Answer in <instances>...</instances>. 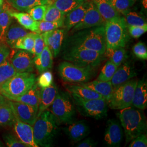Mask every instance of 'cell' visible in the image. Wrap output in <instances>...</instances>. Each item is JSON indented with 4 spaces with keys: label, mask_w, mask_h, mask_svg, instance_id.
<instances>
[{
    "label": "cell",
    "mask_w": 147,
    "mask_h": 147,
    "mask_svg": "<svg viewBox=\"0 0 147 147\" xmlns=\"http://www.w3.org/2000/svg\"><path fill=\"white\" fill-rule=\"evenodd\" d=\"M7 9H8V8L7 7V5H5L3 3V5H2V6H0V13H2L3 11H5V10Z\"/></svg>",
    "instance_id": "obj_50"
},
{
    "label": "cell",
    "mask_w": 147,
    "mask_h": 147,
    "mask_svg": "<svg viewBox=\"0 0 147 147\" xmlns=\"http://www.w3.org/2000/svg\"><path fill=\"white\" fill-rule=\"evenodd\" d=\"M92 1L105 22L120 16L109 0H92Z\"/></svg>",
    "instance_id": "obj_25"
},
{
    "label": "cell",
    "mask_w": 147,
    "mask_h": 147,
    "mask_svg": "<svg viewBox=\"0 0 147 147\" xmlns=\"http://www.w3.org/2000/svg\"><path fill=\"white\" fill-rule=\"evenodd\" d=\"M133 53L137 58L142 60L147 59V49L146 45L142 42H138L133 47Z\"/></svg>",
    "instance_id": "obj_45"
},
{
    "label": "cell",
    "mask_w": 147,
    "mask_h": 147,
    "mask_svg": "<svg viewBox=\"0 0 147 147\" xmlns=\"http://www.w3.org/2000/svg\"><path fill=\"white\" fill-rule=\"evenodd\" d=\"M66 88L69 93L78 95L85 99H105L102 95L94 90L78 84L67 85Z\"/></svg>",
    "instance_id": "obj_28"
},
{
    "label": "cell",
    "mask_w": 147,
    "mask_h": 147,
    "mask_svg": "<svg viewBox=\"0 0 147 147\" xmlns=\"http://www.w3.org/2000/svg\"><path fill=\"white\" fill-rule=\"evenodd\" d=\"M10 16L16 19L19 24L26 30L38 33V21H35L30 14L24 11H9Z\"/></svg>",
    "instance_id": "obj_24"
},
{
    "label": "cell",
    "mask_w": 147,
    "mask_h": 147,
    "mask_svg": "<svg viewBox=\"0 0 147 147\" xmlns=\"http://www.w3.org/2000/svg\"><path fill=\"white\" fill-rule=\"evenodd\" d=\"M28 33L26 30L20 25L17 24H11V23L6 33L5 43L8 47L13 49L14 44L18 39L26 35Z\"/></svg>",
    "instance_id": "obj_27"
},
{
    "label": "cell",
    "mask_w": 147,
    "mask_h": 147,
    "mask_svg": "<svg viewBox=\"0 0 147 147\" xmlns=\"http://www.w3.org/2000/svg\"><path fill=\"white\" fill-rule=\"evenodd\" d=\"M74 103L82 116L100 119L107 117V102L102 99H85L79 95L70 93Z\"/></svg>",
    "instance_id": "obj_9"
},
{
    "label": "cell",
    "mask_w": 147,
    "mask_h": 147,
    "mask_svg": "<svg viewBox=\"0 0 147 147\" xmlns=\"http://www.w3.org/2000/svg\"><path fill=\"white\" fill-rule=\"evenodd\" d=\"M3 2H4V0H0V6L3 5Z\"/></svg>",
    "instance_id": "obj_51"
},
{
    "label": "cell",
    "mask_w": 147,
    "mask_h": 147,
    "mask_svg": "<svg viewBox=\"0 0 147 147\" xmlns=\"http://www.w3.org/2000/svg\"><path fill=\"white\" fill-rule=\"evenodd\" d=\"M118 67L110 61H107L102 67L96 80L105 82L110 81Z\"/></svg>",
    "instance_id": "obj_37"
},
{
    "label": "cell",
    "mask_w": 147,
    "mask_h": 147,
    "mask_svg": "<svg viewBox=\"0 0 147 147\" xmlns=\"http://www.w3.org/2000/svg\"><path fill=\"white\" fill-rule=\"evenodd\" d=\"M45 47V44L44 40L41 33H37L35 37L34 47L31 51L32 55H34V56H37L42 52L44 48Z\"/></svg>",
    "instance_id": "obj_44"
},
{
    "label": "cell",
    "mask_w": 147,
    "mask_h": 147,
    "mask_svg": "<svg viewBox=\"0 0 147 147\" xmlns=\"http://www.w3.org/2000/svg\"><path fill=\"white\" fill-rule=\"evenodd\" d=\"M138 80L132 79L116 87L107 100L111 109L120 110L132 105L134 94Z\"/></svg>",
    "instance_id": "obj_10"
},
{
    "label": "cell",
    "mask_w": 147,
    "mask_h": 147,
    "mask_svg": "<svg viewBox=\"0 0 147 147\" xmlns=\"http://www.w3.org/2000/svg\"><path fill=\"white\" fill-rule=\"evenodd\" d=\"M104 55L94 50L84 48H69L66 50L63 58L74 64L92 68L99 65Z\"/></svg>",
    "instance_id": "obj_8"
},
{
    "label": "cell",
    "mask_w": 147,
    "mask_h": 147,
    "mask_svg": "<svg viewBox=\"0 0 147 147\" xmlns=\"http://www.w3.org/2000/svg\"><path fill=\"white\" fill-rule=\"evenodd\" d=\"M132 105L140 110H144L147 107V84L145 79L137 81L135 89Z\"/></svg>",
    "instance_id": "obj_21"
},
{
    "label": "cell",
    "mask_w": 147,
    "mask_h": 147,
    "mask_svg": "<svg viewBox=\"0 0 147 147\" xmlns=\"http://www.w3.org/2000/svg\"><path fill=\"white\" fill-rule=\"evenodd\" d=\"M0 99V125H11L15 116L11 108L9 100L1 95Z\"/></svg>",
    "instance_id": "obj_26"
},
{
    "label": "cell",
    "mask_w": 147,
    "mask_h": 147,
    "mask_svg": "<svg viewBox=\"0 0 147 147\" xmlns=\"http://www.w3.org/2000/svg\"><path fill=\"white\" fill-rule=\"evenodd\" d=\"M74 33L73 35L67 40V49L84 48L104 55L106 47L104 25L84 29Z\"/></svg>",
    "instance_id": "obj_1"
},
{
    "label": "cell",
    "mask_w": 147,
    "mask_h": 147,
    "mask_svg": "<svg viewBox=\"0 0 147 147\" xmlns=\"http://www.w3.org/2000/svg\"><path fill=\"white\" fill-rule=\"evenodd\" d=\"M128 31L131 37L138 38L147 31V25L143 26H130L127 27Z\"/></svg>",
    "instance_id": "obj_46"
},
{
    "label": "cell",
    "mask_w": 147,
    "mask_h": 147,
    "mask_svg": "<svg viewBox=\"0 0 147 147\" xmlns=\"http://www.w3.org/2000/svg\"><path fill=\"white\" fill-rule=\"evenodd\" d=\"M98 143L95 142L90 138H88L85 139L83 141L80 142L77 146L78 147H95L97 145Z\"/></svg>",
    "instance_id": "obj_49"
},
{
    "label": "cell",
    "mask_w": 147,
    "mask_h": 147,
    "mask_svg": "<svg viewBox=\"0 0 147 147\" xmlns=\"http://www.w3.org/2000/svg\"><path fill=\"white\" fill-rule=\"evenodd\" d=\"M58 92L57 87L54 83L47 87L40 89L37 117L51 106Z\"/></svg>",
    "instance_id": "obj_20"
},
{
    "label": "cell",
    "mask_w": 147,
    "mask_h": 147,
    "mask_svg": "<svg viewBox=\"0 0 147 147\" xmlns=\"http://www.w3.org/2000/svg\"><path fill=\"white\" fill-rule=\"evenodd\" d=\"M40 88L36 83L24 94L13 101H19L30 105L38 109Z\"/></svg>",
    "instance_id": "obj_29"
},
{
    "label": "cell",
    "mask_w": 147,
    "mask_h": 147,
    "mask_svg": "<svg viewBox=\"0 0 147 147\" xmlns=\"http://www.w3.org/2000/svg\"><path fill=\"white\" fill-rule=\"evenodd\" d=\"M136 76V72L134 66L130 63H124L118 67L110 81L114 89Z\"/></svg>",
    "instance_id": "obj_17"
},
{
    "label": "cell",
    "mask_w": 147,
    "mask_h": 147,
    "mask_svg": "<svg viewBox=\"0 0 147 147\" xmlns=\"http://www.w3.org/2000/svg\"><path fill=\"white\" fill-rule=\"evenodd\" d=\"M64 131L74 142H79L84 139L89 133V127L85 121H78L68 124Z\"/></svg>",
    "instance_id": "obj_18"
},
{
    "label": "cell",
    "mask_w": 147,
    "mask_h": 147,
    "mask_svg": "<svg viewBox=\"0 0 147 147\" xmlns=\"http://www.w3.org/2000/svg\"><path fill=\"white\" fill-rule=\"evenodd\" d=\"M1 44H2V42H1V34H0V45H1Z\"/></svg>",
    "instance_id": "obj_52"
},
{
    "label": "cell",
    "mask_w": 147,
    "mask_h": 147,
    "mask_svg": "<svg viewBox=\"0 0 147 147\" xmlns=\"http://www.w3.org/2000/svg\"><path fill=\"white\" fill-rule=\"evenodd\" d=\"M9 102L16 118L33 126L37 118V108L16 101L9 100Z\"/></svg>",
    "instance_id": "obj_12"
},
{
    "label": "cell",
    "mask_w": 147,
    "mask_h": 147,
    "mask_svg": "<svg viewBox=\"0 0 147 147\" xmlns=\"http://www.w3.org/2000/svg\"><path fill=\"white\" fill-rule=\"evenodd\" d=\"M50 107L51 112L60 124H69L74 122L76 111L73 101L68 93L58 92Z\"/></svg>",
    "instance_id": "obj_6"
},
{
    "label": "cell",
    "mask_w": 147,
    "mask_h": 147,
    "mask_svg": "<svg viewBox=\"0 0 147 147\" xmlns=\"http://www.w3.org/2000/svg\"><path fill=\"white\" fill-rule=\"evenodd\" d=\"M119 14H123L134 5L136 0H109Z\"/></svg>",
    "instance_id": "obj_39"
},
{
    "label": "cell",
    "mask_w": 147,
    "mask_h": 147,
    "mask_svg": "<svg viewBox=\"0 0 147 147\" xmlns=\"http://www.w3.org/2000/svg\"><path fill=\"white\" fill-rule=\"evenodd\" d=\"M105 21L96 9L94 3L89 1V5L84 17L80 22L72 28V32L104 25Z\"/></svg>",
    "instance_id": "obj_11"
},
{
    "label": "cell",
    "mask_w": 147,
    "mask_h": 147,
    "mask_svg": "<svg viewBox=\"0 0 147 147\" xmlns=\"http://www.w3.org/2000/svg\"><path fill=\"white\" fill-rule=\"evenodd\" d=\"M140 110L129 106L120 110L117 113L124 130L126 144L142 134H144L147 130L146 116Z\"/></svg>",
    "instance_id": "obj_3"
},
{
    "label": "cell",
    "mask_w": 147,
    "mask_h": 147,
    "mask_svg": "<svg viewBox=\"0 0 147 147\" xmlns=\"http://www.w3.org/2000/svg\"><path fill=\"white\" fill-rule=\"evenodd\" d=\"M11 50L6 44L0 45V64L8 59Z\"/></svg>",
    "instance_id": "obj_48"
},
{
    "label": "cell",
    "mask_w": 147,
    "mask_h": 147,
    "mask_svg": "<svg viewBox=\"0 0 147 147\" xmlns=\"http://www.w3.org/2000/svg\"><path fill=\"white\" fill-rule=\"evenodd\" d=\"M65 16V14L55 5L49 4L42 20L50 22L64 21Z\"/></svg>",
    "instance_id": "obj_34"
},
{
    "label": "cell",
    "mask_w": 147,
    "mask_h": 147,
    "mask_svg": "<svg viewBox=\"0 0 147 147\" xmlns=\"http://www.w3.org/2000/svg\"><path fill=\"white\" fill-rule=\"evenodd\" d=\"M123 138V130L119 123L114 119L109 120L104 135V141L107 146L110 147H119Z\"/></svg>",
    "instance_id": "obj_15"
},
{
    "label": "cell",
    "mask_w": 147,
    "mask_h": 147,
    "mask_svg": "<svg viewBox=\"0 0 147 147\" xmlns=\"http://www.w3.org/2000/svg\"><path fill=\"white\" fill-rule=\"evenodd\" d=\"M77 84L94 90L102 95L107 101L110 99L114 89L111 81L105 82L96 80L90 82L88 81Z\"/></svg>",
    "instance_id": "obj_22"
},
{
    "label": "cell",
    "mask_w": 147,
    "mask_h": 147,
    "mask_svg": "<svg viewBox=\"0 0 147 147\" xmlns=\"http://www.w3.org/2000/svg\"><path fill=\"white\" fill-rule=\"evenodd\" d=\"M127 26H143L147 25L145 18L140 14L134 11H127L123 14Z\"/></svg>",
    "instance_id": "obj_36"
},
{
    "label": "cell",
    "mask_w": 147,
    "mask_h": 147,
    "mask_svg": "<svg viewBox=\"0 0 147 147\" xmlns=\"http://www.w3.org/2000/svg\"><path fill=\"white\" fill-rule=\"evenodd\" d=\"M53 1V0H49V4H50V3Z\"/></svg>",
    "instance_id": "obj_53"
},
{
    "label": "cell",
    "mask_w": 147,
    "mask_h": 147,
    "mask_svg": "<svg viewBox=\"0 0 147 147\" xmlns=\"http://www.w3.org/2000/svg\"><path fill=\"white\" fill-rule=\"evenodd\" d=\"M129 147H147V135L142 134L140 136L133 139L129 145Z\"/></svg>",
    "instance_id": "obj_47"
},
{
    "label": "cell",
    "mask_w": 147,
    "mask_h": 147,
    "mask_svg": "<svg viewBox=\"0 0 147 147\" xmlns=\"http://www.w3.org/2000/svg\"><path fill=\"white\" fill-rule=\"evenodd\" d=\"M13 7L20 11H27L38 5H49V0H8Z\"/></svg>",
    "instance_id": "obj_31"
},
{
    "label": "cell",
    "mask_w": 147,
    "mask_h": 147,
    "mask_svg": "<svg viewBox=\"0 0 147 147\" xmlns=\"http://www.w3.org/2000/svg\"><path fill=\"white\" fill-rule=\"evenodd\" d=\"M41 34H42L45 46L49 47L53 54V57H56L61 51L64 38L65 30L57 28Z\"/></svg>",
    "instance_id": "obj_14"
},
{
    "label": "cell",
    "mask_w": 147,
    "mask_h": 147,
    "mask_svg": "<svg viewBox=\"0 0 147 147\" xmlns=\"http://www.w3.org/2000/svg\"><path fill=\"white\" fill-rule=\"evenodd\" d=\"M104 55L117 67L120 66L127 57L126 50L121 47L106 48Z\"/></svg>",
    "instance_id": "obj_30"
},
{
    "label": "cell",
    "mask_w": 147,
    "mask_h": 147,
    "mask_svg": "<svg viewBox=\"0 0 147 147\" xmlns=\"http://www.w3.org/2000/svg\"><path fill=\"white\" fill-rule=\"evenodd\" d=\"M47 5H36L27 12L35 21H42L45 14Z\"/></svg>",
    "instance_id": "obj_41"
},
{
    "label": "cell",
    "mask_w": 147,
    "mask_h": 147,
    "mask_svg": "<svg viewBox=\"0 0 147 147\" xmlns=\"http://www.w3.org/2000/svg\"><path fill=\"white\" fill-rule=\"evenodd\" d=\"M36 82V76L34 74L16 73L0 85V95L8 100L13 101L24 94Z\"/></svg>",
    "instance_id": "obj_4"
},
{
    "label": "cell",
    "mask_w": 147,
    "mask_h": 147,
    "mask_svg": "<svg viewBox=\"0 0 147 147\" xmlns=\"http://www.w3.org/2000/svg\"><path fill=\"white\" fill-rule=\"evenodd\" d=\"M36 35L35 32H28L26 35L18 39L13 49L23 50L31 53L34 47Z\"/></svg>",
    "instance_id": "obj_32"
},
{
    "label": "cell",
    "mask_w": 147,
    "mask_h": 147,
    "mask_svg": "<svg viewBox=\"0 0 147 147\" xmlns=\"http://www.w3.org/2000/svg\"><path fill=\"white\" fill-rule=\"evenodd\" d=\"M64 26V21L58 22L50 21H38V30L37 33H42L46 32L53 31L59 28Z\"/></svg>",
    "instance_id": "obj_40"
},
{
    "label": "cell",
    "mask_w": 147,
    "mask_h": 147,
    "mask_svg": "<svg viewBox=\"0 0 147 147\" xmlns=\"http://www.w3.org/2000/svg\"><path fill=\"white\" fill-rule=\"evenodd\" d=\"M89 2V1H86L65 14L63 27L66 31H69L72 29L83 19L88 8Z\"/></svg>",
    "instance_id": "obj_19"
},
{
    "label": "cell",
    "mask_w": 147,
    "mask_h": 147,
    "mask_svg": "<svg viewBox=\"0 0 147 147\" xmlns=\"http://www.w3.org/2000/svg\"><path fill=\"white\" fill-rule=\"evenodd\" d=\"M9 11L7 9L0 13V34L1 40L2 44H6V33L12 21V17L10 16Z\"/></svg>",
    "instance_id": "obj_35"
},
{
    "label": "cell",
    "mask_w": 147,
    "mask_h": 147,
    "mask_svg": "<svg viewBox=\"0 0 147 147\" xmlns=\"http://www.w3.org/2000/svg\"><path fill=\"white\" fill-rule=\"evenodd\" d=\"M58 72L63 81L80 84L89 81L94 76L95 68L82 67L64 61L58 65Z\"/></svg>",
    "instance_id": "obj_7"
},
{
    "label": "cell",
    "mask_w": 147,
    "mask_h": 147,
    "mask_svg": "<svg viewBox=\"0 0 147 147\" xmlns=\"http://www.w3.org/2000/svg\"><path fill=\"white\" fill-rule=\"evenodd\" d=\"M104 27L106 48L125 47L129 35L127 26L123 17L119 16L106 22Z\"/></svg>",
    "instance_id": "obj_5"
},
{
    "label": "cell",
    "mask_w": 147,
    "mask_h": 147,
    "mask_svg": "<svg viewBox=\"0 0 147 147\" xmlns=\"http://www.w3.org/2000/svg\"><path fill=\"white\" fill-rule=\"evenodd\" d=\"M34 65L39 73L52 68L53 64V55L47 46L44 48L42 52L33 59Z\"/></svg>",
    "instance_id": "obj_23"
},
{
    "label": "cell",
    "mask_w": 147,
    "mask_h": 147,
    "mask_svg": "<svg viewBox=\"0 0 147 147\" xmlns=\"http://www.w3.org/2000/svg\"><path fill=\"white\" fill-rule=\"evenodd\" d=\"M31 53L20 50L13 56L11 62L17 73H32L34 69V62Z\"/></svg>",
    "instance_id": "obj_13"
},
{
    "label": "cell",
    "mask_w": 147,
    "mask_h": 147,
    "mask_svg": "<svg viewBox=\"0 0 147 147\" xmlns=\"http://www.w3.org/2000/svg\"><path fill=\"white\" fill-rule=\"evenodd\" d=\"M59 123L50 111L45 110L38 116L33 125L34 142L38 147L52 146L58 134Z\"/></svg>",
    "instance_id": "obj_2"
},
{
    "label": "cell",
    "mask_w": 147,
    "mask_h": 147,
    "mask_svg": "<svg viewBox=\"0 0 147 147\" xmlns=\"http://www.w3.org/2000/svg\"><path fill=\"white\" fill-rule=\"evenodd\" d=\"M13 125L16 136L28 147H38L34 142L33 126L19 121L15 117Z\"/></svg>",
    "instance_id": "obj_16"
},
{
    "label": "cell",
    "mask_w": 147,
    "mask_h": 147,
    "mask_svg": "<svg viewBox=\"0 0 147 147\" xmlns=\"http://www.w3.org/2000/svg\"><path fill=\"white\" fill-rule=\"evenodd\" d=\"M3 140L5 144L9 147H28L25 144L21 142L17 136L11 134L3 135Z\"/></svg>",
    "instance_id": "obj_43"
},
{
    "label": "cell",
    "mask_w": 147,
    "mask_h": 147,
    "mask_svg": "<svg viewBox=\"0 0 147 147\" xmlns=\"http://www.w3.org/2000/svg\"><path fill=\"white\" fill-rule=\"evenodd\" d=\"M17 72L8 59L0 64V85L5 82Z\"/></svg>",
    "instance_id": "obj_38"
},
{
    "label": "cell",
    "mask_w": 147,
    "mask_h": 147,
    "mask_svg": "<svg viewBox=\"0 0 147 147\" xmlns=\"http://www.w3.org/2000/svg\"><path fill=\"white\" fill-rule=\"evenodd\" d=\"M53 77L52 73L49 70L43 72L37 79V84L40 88H46L53 83Z\"/></svg>",
    "instance_id": "obj_42"
},
{
    "label": "cell",
    "mask_w": 147,
    "mask_h": 147,
    "mask_svg": "<svg viewBox=\"0 0 147 147\" xmlns=\"http://www.w3.org/2000/svg\"><path fill=\"white\" fill-rule=\"evenodd\" d=\"M86 0H53L50 4H53L65 14L83 3Z\"/></svg>",
    "instance_id": "obj_33"
}]
</instances>
